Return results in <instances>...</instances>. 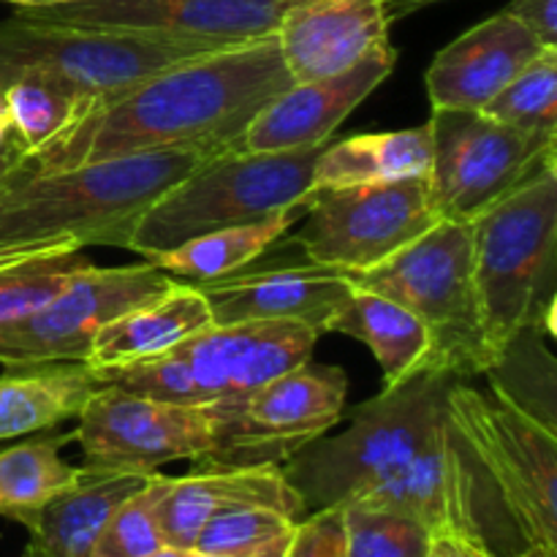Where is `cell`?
Listing matches in <instances>:
<instances>
[{
	"label": "cell",
	"instance_id": "cell-10",
	"mask_svg": "<svg viewBox=\"0 0 557 557\" xmlns=\"http://www.w3.org/2000/svg\"><path fill=\"white\" fill-rule=\"evenodd\" d=\"M428 128V183L441 221L473 223L557 166V139L522 134L479 109H433Z\"/></svg>",
	"mask_w": 557,
	"mask_h": 557
},
{
	"label": "cell",
	"instance_id": "cell-36",
	"mask_svg": "<svg viewBox=\"0 0 557 557\" xmlns=\"http://www.w3.org/2000/svg\"><path fill=\"white\" fill-rule=\"evenodd\" d=\"M504 11L531 27L539 41L557 47V0H509Z\"/></svg>",
	"mask_w": 557,
	"mask_h": 557
},
{
	"label": "cell",
	"instance_id": "cell-37",
	"mask_svg": "<svg viewBox=\"0 0 557 557\" xmlns=\"http://www.w3.org/2000/svg\"><path fill=\"white\" fill-rule=\"evenodd\" d=\"M428 557H498L490 547V542L462 533H435L430 542Z\"/></svg>",
	"mask_w": 557,
	"mask_h": 557
},
{
	"label": "cell",
	"instance_id": "cell-14",
	"mask_svg": "<svg viewBox=\"0 0 557 557\" xmlns=\"http://www.w3.org/2000/svg\"><path fill=\"white\" fill-rule=\"evenodd\" d=\"M76 419L85 466L107 471L156 473L177 460L201 466L215 446V413L207 406H174L120 386H98Z\"/></svg>",
	"mask_w": 557,
	"mask_h": 557
},
{
	"label": "cell",
	"instance_id": "cell-5",
	"mask_svg": "<svg viewBox=\"0 0 557 557\" xmlns=\"http://www.w3.org/2000/svg\"><path fill=\"white\" fill-rule=\"evenodd\" d=\"M321 150L324 145L288 152L237 147L215 152L141 215L128 250L152 261L201 234L264 221L299 207L313 190Z\"/></svg>",
	"mask_w": 557,
	"mask_h": 557
},
{
	"label": "cell",
	"instance_id": "cell-29",
	"mask_svg": "<svg viewBox=\"0 0 557 557\" xmlns=\"http://www.w3.org/2000/svg\"><path fill=\"white\" fill-rule=\"evenodd\" d=\"M90 264L85 248H52L0 261V326L36 313Z\"/></svg>",
	"mask_w": 557,
	"mask_h": 557
},
{
	"label": "cell",
	"instance_id": "cell-9",
	"mask_svg": "<svg viewBox=\"0 0 557 557\" xmlns=\"http://www.w3.org/2000/svg\"><path fill=\"white\" fill-rule=\"evenodd\" d=\"M449 419L522 544L557 553V435L500 397L455 381Z\"/></svg>",
	"mask_w": 557,
	"mask_h": 557
},
{
	"label": "cell",
	"instance_id": "cell-40",
	"mask_svg": "<svg viewBox=\"0 0 557 557\" xmlns=\"http://www.w3.org/2000/svg\"><path fill=\"white\" fill-rule=\"evenodd\" d=\"M292 536H294V533H292ZM292 536L281 539V542L270 544V547L259 549V553H248V555H201V553H188V557H283V555H286Z\"/></svg>",
	"mask_w": 557,
	"mask_h": 557
},
{
	"label": "cell",
	"instance_id": "cell-17",
	"mask_svg": "<svg viewBox=\"0 0 557 557\" xmlns=\"http://www.w3.org/2000/svg\"><path fill=\"white\" fill-rule=\"evenodd\" d=\"M397 52L384 44L348 71L313 82H294L277 92L243 131L237 150L288 152L321 147L337 125L395 71Z\"/></svg>",
	"mask_w": 557,
	"mask_h": 557
},
{
	"label": "cell",
	"instance_id": "cell-27",
	"mask_svg": "<svg viewBox=\"0 0 557 557\" xmlns=\"http://www.w3.org/2000/svg\"><path fill=\"white\" fill-rule=\"evenodd\" d=\"M302 212L305 205H299L264 218V221L201 234V237L188 239V243L156 256L152 264H158L163 272L183 283H207L237 275L245 267L253 264L261 253H267L270 245H275L297 223Z\"/></svg>",
	"mask_w": 557,
	"mask_h": 557
},
{
	"label": "cell",
	"instance_id": "cell-22",
	"mask_svg": "<svg viewBox=\"0 0 557 557\" xmlns=\"http://www.w3.org/2000/svg\"><path fill=\"white\" fill-rule=\"evenodd\" d=\"M207 326H212V315L205 297L196 286L180 281L163 297L139 305L103 326L92 341L85 364L92 370L125 368L166 354Z\"/></svg>",
	"mask_w": 557,
	"mask_h": 557
},
{
	"label": "cell",
	"instance_id": "cell-16",
	"mask_svg": "<svg viewBox=\"0 0 557 557\" xmlns=\"http://www.w3.org/2000/svg\"><path fill=\"white\" fill-rule=\"evenodd\" d=\"M490 495L493 490L482 468L462 444L460 433L446 413V422L441 424L438 433L400 471L351 504L400 511L428 525L433 533H462L490 542L484 531Z\"/></svg>",
	"mask_w": 557,
	"mask_h": 557
},
{
	"label": "cell",
	"instance_id": "cell-11",
	"mask_svg": "<svg viewBox=\"0 0 557 557\" xmlns=\"http://www.w3.org/2000/svg\"><path fill=\"white\" fill-rule=\"evenodd\" d=\"M294 243L310 264L359 275L384 264L441 221L428 174L379 185L313 188Z\"/></svg>",
	"mask_w": 557,
	"mask_h": 557
},
{
	"label": "cell",
	"instance_id": "cell-7",
	"mask_svg": "<svg viewBox=\"0 0 557 557\" xmlns=\"http://www.w3.org/2000/svg\"><path fill=\"white\" fill-rule=\"evenodd\" d=\"M359 288L395 299L433 332V368L466 375L495 364L482 330L468 223L438 221L408 248L359 275Z\"/></svg>",
	"mask_w": 557,
	"mask_h": 557
},
{
	"label": "cell",
	"instance_id": "cell-8",
	"mask_svg": "<svg viewBox=\"0 0 557 557\" xmlns=\"http://www.w3.org/2000/svg\"><path fill=\"white\" fill-rule=\"evenodd\" d=\"M196 54L207 52L131 33L52 25L11 14L0 20V90L14 82H36L74 98L87 112Z\"/></svg>",
	"mask_w": 557,
	"mask_h": 557
},
{
	"label": "cell",
	"instance_id": "cell-2",
	"mask_svg": "<svg viewBox=\"0 0 557 557\" xmlns=\"http://www.w3.org/2000/svg\"><path fill=\"white\" fill-rule=\"evenodd\" d=\"M210 156L145 152L52 172H27L22 163L0 185V261L87 245L128 250L141 215Z\"/></svg>",
	"mask_w": 557,
	"mask_h": 557
},
{
	"label": "cell",
	"instance_id": "cell-31",
	"mask_svg": "<svg viewBox=\"0 0 557 557\" xmlns=\"http://www.w3.org/2000/svg\"><path fill=\"white\" fill-rule=\"evenodd\" d=\"M346 557H428L435 533L413 517L370 504L341 506Z\"/></svg>",
	"mask_w": 557,
	"mask_h": 557
},
{
	"label": "cell",
	"instance_id": "cell-13",
	"mask_svg": "<svg viewBox=\"0 0 557 557\" xmlns=\"http://www.w3.org/2000/svg\"><path fill=\"white\" fill-rule=\"evenodd\" d=\"M177 277L152 261L82 270L63 292L27 319L0 326V364L27 368L85 362L98 332L139 305L163 297Z\"/></svg>",
	"mask_w": 557,
	"mask_h": 557
},
{
	"label": "cell",
	"instance_id": "cell-38",
	"mask_svg": "<svg viewBox=\"0 0 557 557\" xmlns=\"http://www.w3.org/2000/svg\"><path fill=\"white\" fill-rule=\"evenodd\" d=\"M25 161H27L25 145H22L16 136L5 139L3 145H0V185H3L5 180H9Z\"/></svg>",
	"mask_w": 557,
	"mask_h": 557
},
{
	"label": "cell",
	"instance_id": "cell-3",
	"mask_svg": "<svg viewBox=\"0 0 557 557\" xmlns=\"http://www.w3.org/2000/svg\"><path fill=\"white\" fill-rule=\"evenodd\" d=\"M460 375L424 368L351 411L346 433L324 438L283 462L305 511L341 509L400 471L446 422L449 389Z\"/></svg>",
	"mask_w": 557,
	"mask_h": 557
},
{
	"label": "cell",
	"instance_id": "cell-33",
	"mask_svg": "<svg viewBox=\"0 0 557 557\" xmlns=\"http://www.w3.org/2000/svg\"><path fill=\"white\" fill-rule=\"evenodd\" d=\"M297 522L275 509H232L210 517L196 533L190 553L201 555H248L292 536Z\"/></svg>",
	"mask_w": 557,
	"mask_h": 557
},
{
	"label": "cell",
	"instance_id": "cell-41",
	"mask_svg": "<svg viewBox=\"0 0 557 557\" xmlns=\"http://www.w3.org/2000/svg\"><path fill=\"white\" fill-rule=\"evenodd\" d=\"M14 136V131H11V114H9V103H5V96L3 90H0V145H3L5 139H11Z\"/></svg>",
	"mask_w": 557,
	"mask_h": 557
},
{
	"label": "cell",
	"instance_id": "cell-42",
	"mask_svg": "<svg viewBox=\"0 0 557 557\" xmlns=\"http://www.w3.org/2000/svg\"><path fill=\"white\" fill-rule=\"evenodd\" d=\"M0 3H11L14 9H47V5L74 3V0H0Z\"/></svg>",
	"mask_w": 557,
	"mask_h": 557
},
{
	"label": "cell",
	"instance_id": "cell-43",
	"mask_svg": "<svg viewBox=\"0 0 557 557\" xmlns=\"http://www.w3.org/2000/svg\"><path fill=\"white\" fill-rule=\"evenodd\" d=\"M22 557H49V555H47V549H44L41 544L36 542V539H30V542H27V547H25V553H22Z\"/></svg>",
	"mask_w": 557,
	"mask_h": 557
},
{
	"label": "cell",
	"instance_id": "cell-24",
	"mask_svg": "<svg viewBox=\"0 0 557 557\" xmlns=\"http://www.w3.org/2000/svg\"><path fill=\"white\" fill-rule=\"evenodd\" d=\"M326 332L357 337L373 351L384 375V389L433 368V332L395 299L354 286Z\"/></svg>",
	"mask_w": 557,
	"mask_h": 557
},
{
	"label": "cell",
	"instance_id": "cell-26",
	"mask_svg": "<svg viewBox=\"0 0 557 557\" xmlns=\"http://www.w3.org/2000/svg\"><path fill=\"white\" fill-rule=\"evenodd\" d=\"M430 128L357 134L341 141H326L313 169V188H348L379 185L428 174Z\"/></svg>",
	"mask_w": 557,
	"mask_h": 557
},
{
	"label": "cell",
	"instance_id": "cell-30",
	"mask_svg": "<svg viewBox=\"0 0 557 557\" xmlns=\"http://www.w3.org/2000/svg\"><path fill=\"white\" fill-rule=\"evenodd\" d=\"M479 112L522 134L557 139V47H544Z\"/></svg>",
	"mask_w": 557,
	"mask_h": 557
},
{
	"label": "cell",
	"instance_id": "cell-23",
	"mask_svg": "<svg viewBox=\"0 0 557 557\" xmlns=\"http://www.w3.org/2000/svg\"><path fill=\"white\" fill-rule=\"evenodd\" d=\"M150 476L152 473L82 466L74 484L49 500L30 539H36L49 557H90L109 517L139 493Z\"/></svg>",
	"mask_w": 557,
	"mask_h": 557
},
{
	"label": "cell",
	"instance_id": "cell-19",
	"mask_svg": "<svg viewBox=\"0 0 557 557\" xmlns=\"http://www.w3.org/2000/svg\"><path fill=\"white\" fill-rule=\"evenodd\" d=\"M389 25L384 0H292L275 41L292 82H313L389 44Z\"/></svg>",
	"mask_w": 557,
	"mask_h": 557
},
{
	"label": "cell",
	"instance_id": "cell-6",
	"mask_svg": "<svg viewBox=\"0 0 557 557\" xmlns=\"http://www.w3.org/2000/svg\"><path fill=\"white\" fill-rule=\"evenodd\" d=\"M319 332L288 321L207 326L166 354L114 370H96L101 386H120L174 406H226L277 375L310 362Z\"/></svg>",
	"mask_w": 557,
	"mask_h": 557
},
{
	"label": "cell",
	"instance_id": "cell-44",
	"mask_svg": "<svg viewBox=\"0 0 557 557\" xmlns=\"http://www.w3.org/2000/svg\"><path fill=\"white\" fill-rule=\"evenodd\" d=\"M145 557H188V553H185V549L161 547V549H156V553H150V555H145Z\"/></svg>",
	"mask_w": 557,
	"mask_h": 557
},
{
	"label": "cell",
	"instance_id": "cell-15",
	"mask_svg": "<svg viewBox=\"0 0 557 557\" xmlns=\"http://www.w3.org/2000/svg\"><path fill=\"white\" fill-rule=\"evenodd\" d=\"M288 5L292 0H74L47 9H14V14L215 52L275 36Z\"/></svg>",
	"mask_w": 557,
	"mask_h": 557
},
{
	"label": "cell",
	"instance_id": "cell-28",
	"mask_svg": "<svg viewBox=\"0 0 557 557\" xmlns=\"http://www.w3.org/2000/svg\"><path fill=\"white\" fill-rule=\"evenodd\" d=\"M60 438H33L0 451V517L33 531L54 495L71 487L79 468L60 457Z\"/></svg>",
	"mask_w": 557,
	"mask_h": 557
},
{
	"label": "cell",
	"instance_id": "cell-12",
	"mask_svg": "<svg viewBox=\"0 0 557 557\" xmlns=\"http://www.w3.org/2000/svg\"><path fill=\"white\" fill-rule=\"evenodd\" d=\"M346 392L348 381L341 368L308 362L267 381L243 400L207 406L215 413V446L196 468L283 466L341 422Z\"/></svg>",
	"mask_w": 557,
	"mask_h": 557
},
{
	"label": "cell",
	"instance_id": "cell-21",
	"mask_svg": "<svg viewBox=\"0 0 557 557\" xmlns=\"http://www.w3.org/2000/svg\"><path fill=\"white\" fill-rule=\"evenodd\" d=\"M248 506L275 509L294 522L308 517L302 498L281 466L196 468L188 476H169V487L158 504L163 544L190 553L196 533L210 517Z\"/></svg>",
	"mask_w": 557,
	"mask_h": 557
},
{
	"label": "cell",
	"instance_id": "cell-4",
	"mask_svg": "<svg viewBox=\"0 0 557 557\" xmlns=\"http://www.w3.org/2000/svg\"><path fill=\"white\" fill-rule=\"evenodd\" d=\"M484 341L498 362L522 330L555 332L557 166L468 223Z\"/></svg>",
	"mask_w": 557,
	"mask_h": 557
},
{
	"label": "cell",
	"instance_id": "cell-39",
	"mask_svg": "<svg viewBox=\"0 0 557 557\" xmlns=\"http://www.w3.org/2000/svg\"><path fill=\"white\" fill-rule=\"evenodd\" d=\"M386 3V14H389V20H403V16L413 14V11H422L428 9V5H435V3H444V0H384Z\"/></svg>",
	"mask_w": 557,
	"mask_h": 557
},
{
	"label": "cell",
	"instance_id": "cell-35",
	"mask_svg": "<svg viewBox=\"0 0 557 557\" xmlns=\"http://www.w3.org/2000/svg\"><path fill=\"white\" fill-rule=\"evenodd\" d=\"M283 557H346L341 509H321L302 517Z\"/></svg>",
	"mask_w": 557,
	"mask_h": 557
},
{
	"label": "cell",
	"instance_id": "cell-20",
	"mask_svg": "<svg viewBox=\"0 0 557 557\" xmlns=\"http://www.w3.org/2000/svg\"><path fill=\"white\" fill-rule=\"evenodd\" d=\"M547 44L509 11L487 16L435 54L428 69L433 109H484Z\"/></svg>",
	"mask_w": 557,
	"mask_h": 557
},
{
	"label": "cell",
	"instance_id": "cell-32",
	"mask_svg": "<svg viewBox=\"0 0 557 557\" xmlns=\"http://www.w3.org/2000/svg\"><path fill=\"white\" fill-rule=\"evenodd\" d=\"M166 487L169 476L152 473L150 482L109 517L90 557H145L166 547L158 525V504Z\"/></svg>",
	"mask_w": 557,
	"mask_h": 557
},
{
	"label": "cell",
	"instance_id": "cell-18",
	"mask_svg": "<svg viewBox=\"0 0 557 557\" xmlns=\"http://www.w3.org/2000/svg\"><path fill=\"white\" fill-rule=\"evenodd\" d=\"M190 286L199 288L205 297L215 326L288 321L310 326L319 335H326L330 321L354 292L348 275L310 261L305 267L283 270L237 272Z\"/></svg>",
	"mask_w": 557,
	"mask_h": 557
},
{
	"label": "cell",
	"instance_id": "cell-1",
	"mask_svg": "<svg viewBox=\"0 0 557 557\" xmlns=\"http://www.w3.org/2000/svg\"><path fill=\"white\" fill-rule=\"evenodd\" d=\"M294 85L275 36L174 63L82 112L25 161L27 172L145 152H221Z\"/></svg>",
	"mask_w": 557,
	"mask_h": 557
},
{
	"label": "cell",
	"instance_id": "cell-25",
	"mask_svg": "<svg viewBox=\"0 0 557 557\" xmlns=\"http://www.w3.org/2000/svg\"><path fill=\"white\" fill-rule=\"evenodd\" d=\"M98 386V373L85 362L5 368L0 375V441L76 419Z\"/></svg>",
	"mask_w": 557,
	"mask_h": 557
},
{
	"label": "cell",
	"instance_id": "cell-34",
	"mask_svg": "<svg viewBox=\"0 0 557 557\" xmlns=\"http://www.w3.org/2000/svg\"><path fill=\"white\" fill-rule=\"evenodd\" d=\"M3 96L9 103L11 131L25 145L27 156L63 134L82 114V107L74 98L36 82H14L3 87Z\"/></svg>",
	"mask_w": 557,
	"mask_h": 557
}]
</instances>
